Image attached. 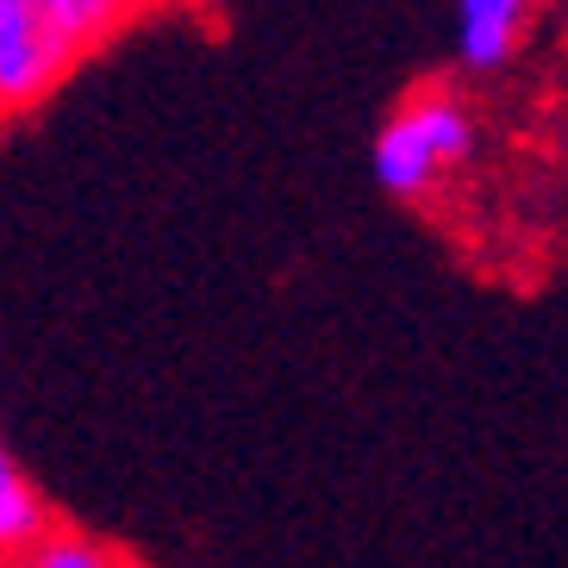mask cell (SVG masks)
<instances>
[{"label":"cell","mask_w":568,"mask_h":568,"mask_svg":"<svg viewBox=\"0 0 568 568\" xmlns=\"http://www.w3.org/2000/svg\"><path fill=\"white\" fill-rule=\"evenodd\" d=\"M481 144V113L463 82H418L394 101L382 132L368 144V175L394 201H437L444 187L475 163Z\"/></svg>","instance_id":"1"},{"label":"cell","mask_w":568,"mask_h":568,"mask_svg":"<svg viewBox=\"0 0 568 568\" xmlns=\"http://www.w3.org/2000/svg\"><path fill=\"white\" fill-rule=\"evenodd\" d=\"M75 63L82 57L69 51L44 0H0V125L32 113L51 88H63Z\"/></svg>","instance_id":"2"},{"label":"cell","mask_w":568,"mask_h":568,"mask_svg":"<svg viewBox=\"0 0 568 568\" xmlns=\"http://www.w3.org/2000/svg\"><path fill=\"white\" fill-rule=\"evenodd\" d=\"M562 0H456V69L463 75H500L518 63L537 19Z\"/></svg>","instance_id":"3"},{"label":"cell","mask_w":568,"mask_h":568,"mask_svg":"<svg viewBox=\"0 0 568 568\" xmlns=\"http://www.w3.org/2000/svg\"><path fill=\"white\" fill-rule=\"evenodd\" d=\"M51 531H57V518H51V506H44V494H38L32 468L19 463V450L7 444V432H0V562L38 550Z\"/></svg>","instance_id":"4"},{"label":"cell","mask_w":568,"mask_h":568,"mask_svg":"<svg viewBox=\"0 0 568 568\" xmlns=\"http://www.w3.org/2000/svg\"><path fill=\"white\" fill-rule=\"evenodd\" d=\"M44 7H51L57 32L69 38V51H75V57L101 51L106 38H119L138 13H144L138 0H44Z\"/></svg>","instance_id":"5"},{"label":"cell","mask_w":568,"mask_h":568,"mask_svg":"<svg viewBox=\"0 0 568 568\" xmlns=\"http://www.w3.org/2000/svg\"><path fill=\"white\" fill-rule=\"evenodd\" d=\"M0 568H125L106 544H94V537H82V531H63L57 525L38 550H26V556H13V562H0Z\"/></svg>","instance_id":"6"},{"label":"cell","mask_w":568,"mask_h":568,"mask_svg":"<svg viewBox=\"0 0 568 568\" xmlns=\"http://www.w3.org/2000/svg\"><path fill=\"white\" fill-rule=\"evenodd\" d=\"M138 7H175V0H138Z\"/></svg>","instance_id":"7"}]
</instances>
